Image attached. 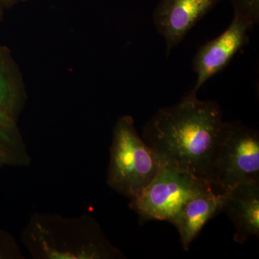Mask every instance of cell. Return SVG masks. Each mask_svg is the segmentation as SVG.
I'll return each instance as SVG.
<instances>
[{"label":"cell","instance_id":"cell-6","mask_svg":"<svg viewBox=\"0 0 259 259\" xmlns=\"http://www.w3.org/2000/svg\"><path fill=\"white\" fill-rule=\"evenodd\" d=\"M27 97L23 74L12 51L0 45V139L20 156L31 159L18 126Z\"/></svg>","mask_w":259,"mask_h":259},{"label":"cell","instance_id":"cell-7","mask_svg":"<svg viewBox=\"0 0 259 259\" xmlns=\"http://www.w3.org/2000/svg\"><path fill=\"white\" fill-rule=\"evenodd\" d=\"M252 28L246 22L233 16L229 27L222 34L199 48L193 59V71L197 78L191 93L197 95L204 83L229 64L249 42L248 32Z\"/></svg>","mask_w":259,"mask_h":259},{"label":"cell","instance_id":"cell-15","mask_svg":"<svg viewBox=\"0 0 259 259\" xmlns=\"http://www.w3.org/2000/svg\"><path fill=\"white\" fill-rule=\"evenodd\" d=\"M3 15H4V9H3V8L0 7V22L3 20Z\"/></svg>","mask_w":259,"mask_h":259},{"label":"cell","instance_id":"cell-9","mask_svg":"<svg viewBox=\"0 0 259 259\" xmlns=\"http://www.w3.org/2000/svg\"><path fill=\"white\" fill-rule=\"evenodd\" d=\"M221 212L235 227L233 240L243 244L259 236V183L244 184L223 191Z\"/></svg>","mask_w":259,"mask_h":259},{"label":"cell","instance_id":"cell-13","mask_svg":"<svg viewBox=\"0 0 259 259\" xmlns=\"http://www.w3.org/2000/svg\"><path fill=\"white\" fill-rule=\"evenodd\" d=\"M30 163L19 156L16 153L0 147V168L3 166H25Z\"/></svg>","mask_w":259,"mask_h":259},{"label":"cell","instance_id":"cell-8","mask_svg":"<svg viewBox=\"0 0 259 259\" xmlns=\"http://www.w3.org/2000/svg\"><path fill=\"white\" fill-rule=\"evenodd\" d=\"M222 0H161L153 23L166 44L167 55L199 20Z\"/></svg>","mask_w":259,"mask_h":259},{"label":"cell","instance_id":"cell-12","mask_svg":"<svg viewBox=\"0 0 259 259\" xmlns=\"http://www.w3.org/2000/svg\"><path fill=\"white\" fill-rule=\"evenodd\" d=\"M25 256L14 237L0 230V259H24Z\"/></svg>","mask_w":259,"mask_h":259},{"label":"cell","instance_id":"cell-10","mask_svg":"<svg viewBox=\"0 0 259 259\" xmlns=\"http://www.w3.org/2000/svg\"><path fill=\"white\" fill-rule=\"evenodd\" d=\"M214 187L208 184L187 199L171 223L178 230L185 250L190 249L207 223L221 212L223 192H216Z\"/></svg>","mask_w":259,"mask_h":259},{"label":"cell","instance_id":"cell-3","mask_svg":"<svg viewBox=\"0 0 259 259\" xmlns=\"http://www.w3.org/2000/svg\"><path fill=\"white\" fill-rule=\"evenodd\" d=\"M110 153L107 185L128 199L144 189L163 165L140 137L130 115L122 116L116 122Z\"/></svg>","mask_w":259,"mask_h":259},{"label":"cell","instance_id":"cell-5","mask_svg":"<svg viewBox=\"0 0 259 259\" xmlns=\"http://www.w3.org/2000/svg\"><path fill=\"white\" fill-rule=\"evenodd\" d=\"M208 184L187 172L163 164L153 180L130 199L129 207L137 213L141 223H171L187 199Z\"/></svg>","mask_w":259,"mask_h":259},{"label":"cell","instance_id":"cell-11","mask_svg":"<svg viewBox=\"0 0 259 259\" xmlns=\"http://www.w3.org/2000/svg\"><path fill=\"white\" fill-rule=\"evenodd\" d=\"M234 16L252 27L258 23L259 0H231Z\"/></svg>","mask_w":259,"mask_h":259},{"label":"cell","instance_id":"cell-1","mask_svg":"<svg viewBox=\"0 0 259 259\" xmlns=\"http://www.w3.org/2000/svg\"><path fill=\"white\" fill-rule=\"evenodd\" d=\"M226 123L217 102L199 100L190 93L176 105L160 109L145 125L143 140L163 164L212 185Z\"/></svg>","mask_w":259,"mask_h":259},{"label":"cell","instance_id":"cell-2","mask_svg":"<svg viewBox=\"0 0 259 259\" xmlns=\"http://www.w3.org/2000/svg\"><path fill=\"white\" fill-rule=\"evenodd\" d=\"M22 241L35 259L125 258L89 214L70 218L37 213L24 228Z\"/></svg>","mask_w":259,"mask_h":259},{"label":"cell","instance_id":"cell-14","mask_svg":"<svg viewBox=\"0 0 259 259\" xmlns=\"http://www.w3.org/2000/svg\"><path fill=\"white\" fill-rule=\"evenodd\" d=\"M27 0H0V7L3 9H10L15 5L26 2Z\"/></svg>","mask_w":259,"mask_h":259},{"label":"cell","instance_id":"cell-4","mask_svg":"<svg viewBox=\"0 0 259 259\" xmlns=\"http://www.w3.org/2000/svg\"><path fill=\"white\" fill-rule=\"evenodd\" d=\"M259 183V134L241 122H227L214 157L212 185L221 192Z\"/></svg>","mask_w":259,"mask_h":259}]
</instances>
